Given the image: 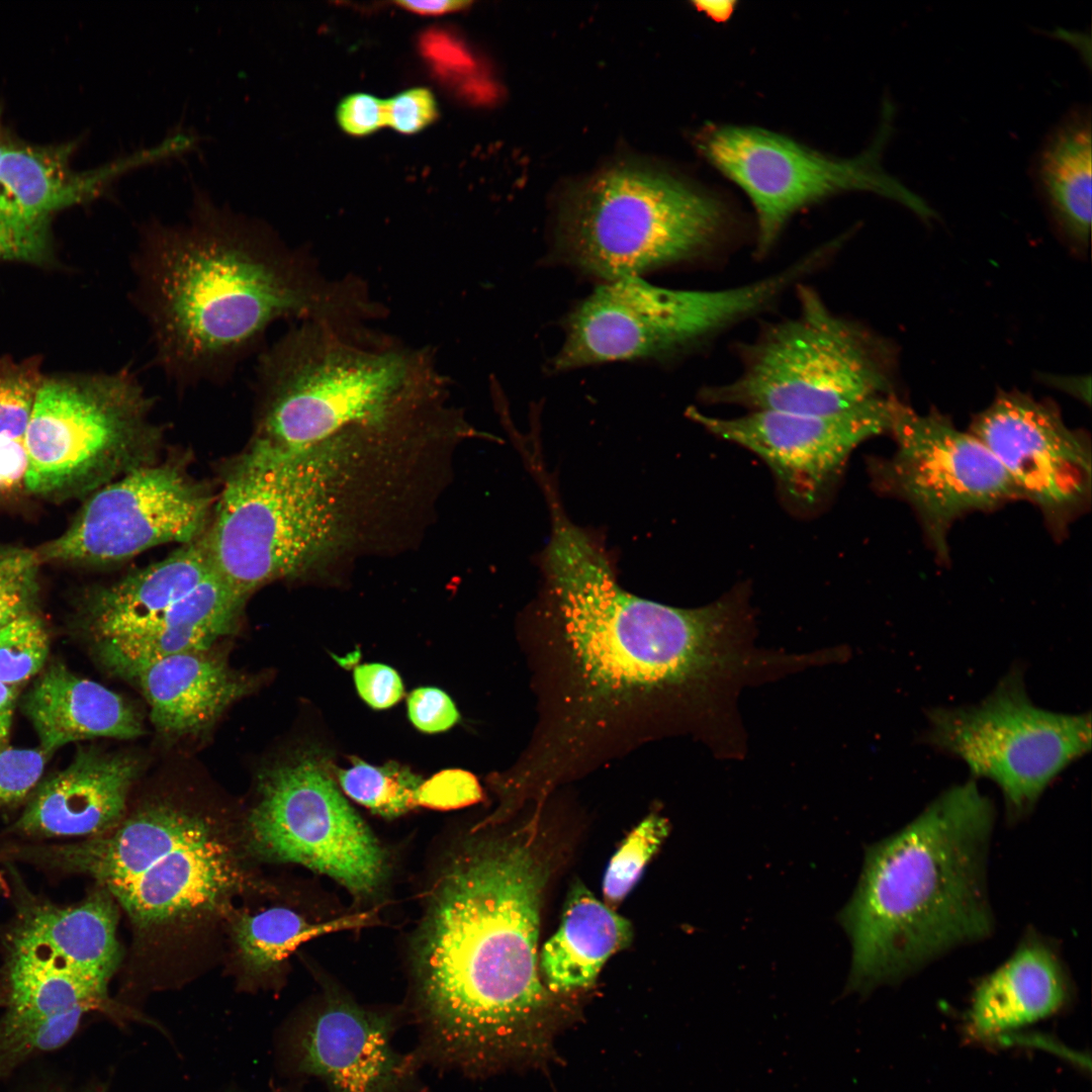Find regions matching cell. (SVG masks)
<instances>
[{"mask_svg":"<svg viewBox=\"0 0 1092 1092\" xmlns=\"http://www.w3.org/2000/svg\"><path fill=\"white\" fill-rule=\"evenodd\" d=\"M535 608L544 717L513 775L552 781L647 740L669 702L723 663L728 600L697 609L620 586L599 541L551 507Z\"/></svg>","mask_w":1092,"mask_h":1092,"instance_id":"obj_1","label":"cell"},{"mask_svg":"<svg viewBox=\"0 0 1092 1092\" xmlns=\"http://www.w3.org/2000/svg\"><path fill=\"white\" fill-rule=\"evenodd\" d=\"M187 215L145 221L130 260L154 363L176 385L229 380L278 321L356 329L382 315L361 279L327 277L306 251L203 189L194 187Z\"/></svg>","mask_w":1092,"mask_h":1092,"instance_id":"obj_2","label":"cell"},{"mask_svg":"<svg viewBox=\"0 0 1092 1092\" xmlns=\"http://www.w3.org/2000/svg\"><path fill=\"white\" fill-rule=\"evenodd\" d=\"M548 866L526 833L466 840L428 899L414 947L421 1019L435 1052L473 1067L535 1049L550 998L537 962Z\"/></svg>","mask_w":1092,"mask_h":1092,"instance_id":"obj_3","label":"cell"},{"mask_svg":"<svg viewBox=\"0 0 1092 1092\" xmlns=\"http://www.w3.org/2000/svg\"><path fill=\"white\" fill-rule=\"evenodd\" d=\"M994 821L993 803L970 780L867 847L856 888L838 914L852 946L844 994L898 983L990 935L986 871Z\"/></svg>","mask_w":1092,"mask_h":1092,"instance_id":"obj_4","label":"cell"},{"mask_svg":"<svg viewBox=\"0 0 1092 1092\" xmlns=\"http://www.w3.org/2000/svg\"><path fill=\"white\" fill-rule=\"evenodd\" d=\"M254 387L251 443L298 450L438 402L447 378L428 347L303 322L258 353Z\"/></svg>","mask_w":1092,"mask_h":1092,"instance_id":"obj_5","label":"cell"},{"mask_svg":"<svg viewBox=\"0 0 1092 1092\" xmlns=\"http://www.w3.org/2000/svg\"><path fill=\"white\" fill-rule=\"evenodd\" d=\"M211 814L175 801H150L112 830L39 847L31 857L85 874L109 893L138 930H163L228 914L258 890L235 834Z\"/></svg>","mask_w":1092,"mask_h":1092,"instance_id":"obj_6","label":"cell"},{"mask_svg":"<svg viewBox=\"0 0 1092 1092\" xmlns=\"http://www.w3.org/2000/svg\"><path fill=\"white\" fill-rule=\"evenodd\" d=\"M342 437L298 450L251 443L228 471L204 540L213 572L242 597L341 542Z\"/></svg>","mask_w":1092,"mask_h":1092,"instance_id":"obj_7","label":"cell"},{"mask_svg":"<svg viewBox=\"0 0 1092 1092\" xmlns=\"http://www.w3.org/2000/svg\"><path fill=\"white\" fill-rule=\"evenodd\" d=\"M151 397L128 368L43 375L25 437L29 497H87L157 462L162 430Z\"/></svg>","mask_w":1092,"mask_h":1092,"instance_id":"obj_8","label":"cell"},{"mask_svg":"<svg viewBox=\"0 0 1092 1092\" xmlns=\"http://www.w3.org/2000/svg\"><path fill=\"white\" fill-rule=\"evenodd\" d=\"M798 295V314L770 326L744 348L739 376L706 387V402L827 415L890 394L889 345L833 313L811 288H799Z\"/></svg>","mask_w":1092,"mask_h":1092,"instance_id":"obj_9","label":"cell"},{"mask_svg":"<svg viewBox=\"0 0 1092 1092\" xmlns=\"http://www.w3.org/2000/svg\"><path fill=\"white\" fill-rule=\"evenodd\" d=\"M725 220L710 195L664 174L622 167L571 194L559 235L577 266L613 281L705 253Z\"/></svg>","mask_w":1092,"mask_h":1092,"instance_id":"obj_10","label":"cell"},{"mask_svg":"<svg viewBox=\"0 0 1092 1092\" xmlns=\"http://www.w3.org/2000/svg\"><path fill=\"white\" fill-rule=\"evenodd\" d=\"M811 271L802 258L759 281L720 290L668 289L639 276L609 281L570 316L554 364L569 369L686 347L768 307Z\"/></svg>","mask_w":1092,"mask_h":1092,"instance_id":"obj_11","label":"cell"},{"mask_svg":"<svg viewBox=\"0 0 1092 1092\" xmlns=\"http://www.w3.org/2000/svg\"><path fill=\"white\" fill-rule=\"evenodd\" d=\"M257 779L242 834L249 853L303 866L358 897L380 889L387 852L340 793L323 757L299 751L266 765Z\"/></svg>","mask_w":1092,"mask_h":1092,"instance_id":"obj_12","label":"cell"},{"mask_svg":"<svg viewBox=\"0 0 1092 1092\" xmlns=\"http://www.w3.org/2000/svg\"><path fill=\"white\" fill-rule=\"evenodd\" d=\"M894 105L884 103L882 122L872 145L860 155L835 160L761 128L718 126L706 129L700 148L706 158L750 199L757 220L760 256L777 242L798 210L843 191H870L896 201L923 221L936 219L927 201L882 166L893 133Z\"/></svg>","mask_w":1092,"mask_h":1092,"instance_id":"obj_13","label":"cell"},{"mask_svg":"<svg viewBox=\"0 0 1092 1092\" xmlns=\"http://www.w3.org/2000/svg\"><path fill=\"white\" fill-rule=\"evenodd\" d=\"M927 742L1000 789L1010 817L1028 813L1050 784L1091 748L1090 713L1035 706L1022 671H1009L980 703L928 713Z\"/></svg>","mask_w":1092,"mask_h":1092,"instance_id":"obj_14","label":"cell"},{"mask_svg":"<svg viewBox=\"0 0 1092 1092\" xmlns=\"http://www.w3.org/2000/svg\"><path fill=\"white\" fill-rule=\"evenodd\" d=\"M889 432L896 450L873 462V477L912 507L939 558H947L948 532L959 518L1021 499L989 449L942 414H920L898 400Z\"/></svg>","mask_w":1092,"mask_h":1092,"instance_id":"obj_15","label":"cell"},{"mask_svg":"<svg viewBox=\"0 0 1092 1092\" xmlns=\"http://www.w3.org/2000/svg\"><path fill=\"white\" fill-rule=\"evenodd\" d=\"M214 505L210 490L185 469L157 461L92 492L69 527L35 550L43 564L121 562L159 545L200 538Z\"/></svg>","mask_w":1092,"mask_h":1092,"instance_id":"obj_16","label":"cell"},{"mask_svg":"<svg viewBox=\"0 0 1092 1092\" xmlns=\"http://www.w3.org/2000/svg\"><path fill=\"white\" fill-rule=\"evenodd\" d=\"M993 454L1021 499L1033 503L1060 533L1090 502L1091 452L1051 401L1000 391L971 431Z\"/></svg>","mask_w":1092,"mask_h":1092,"instance_id":"obj_17","label":"cell"},{"mask_svg":"<svg viewBox=\"0 0 1092 1092\" xmlns=\"http://www.w3.org/2000/svg\"><path fill=\"white\" fill-rule=\"evenodd\" d=\"M897 401L888 394L827 415L753 411L724 419L691 407L688 416L719 438L755 453L788 496L812 505L860 443L890 431Z\"/></svg>","mask_w":1092,"mask_h":1092,"instance_id":"obj_18","label":"cell"},{"mask_svg":"<svg viewBox=\"0 0 1092 1092\" xmlns=\"http://www.w3.org/2000/svg\"><path fill=\"white\" fill-rule=\"evenodd\" d=\"M76 147L75 141L27 142L5 123L0 109V260L48 264L55 216L105 191L112 168L75 169Z\"/></svg>","mask_w":1092,"mask_h":1092,"instance_id":"obj_19","label":"cell"},{"mask_svg":"<svg viewBox=\"0 0 1092 1092\" xmlns=\"http://www.w3.org/2000/svg\"><path fill=\"white\" fill-rule=\"evenodd\" d=\"M393 1028L389 1015L329 994L292 1029V1067L330 1092H400L412 1067L393 1049Z\"/></svg>","mask_w":1092,"mask_h":1092,"instance_id":"obj_20","label":"cell"},{"mask_svg":"<svg viewBox=\"0 0 1092 1092\" xmlns=\"http://www.w3.org/2000/svg\"><path fill=\"white\" fill-rule=\"evenodd\" d=\"M140 771L129 753L79 748L68 766L39 783L12 829L34 838L102 835L126 815Z\"/></svg>","mask_w":1092,"mask_h":1092,"instance_id":"obj_21","label":"cell"},{"mask_svg":"<svg viewBox=\"0 0 1092 1092\" xmlns=\"http://www.w3.org/2000/svg\"><path fill=\"white\" fill-rule=\"evenodd\" d=\"M5 946L40 956L109 984L120 960L117 904L98 887L72 906H58L20 891Z\"/></svg>","mask_w":1092,"mask_h":1092,"instance_id":"obj_22","label":"cell"},{"mask_svg":"<svg viewBox=\"0 0 1092 1092\" xmlns=\"http://www.w3.org/2000/svg\"><path fill=\"white\" fill-rule=\"evenodd\" d=\"M246 600L212 571L155 620L91 647L108 671L131 679L140 669L160 659L210 649L234 629Z\"/></svg>","mask_w":1092,"mask_h":1092,"instance_id":"obj_23","label":"cell"},{"mask_svg":"<svg viewBox=\"0 0 1092 1092\" xmlns=\"http://www.w3.org/2000/svg\"><path fill=\"white\" fill-rule=\"evenodd\" d=\"M130 680L147 700L155 728L171 736L204 731L255 689L254 678L233 669L210 649L160 659Z\"/></svg>","mask_w":1092,"mask_h":1092,"instance_id":"obj_24","label":"cell"},{"mask_svg":"<svg viewBox=\"0 0 1092 1092\" xmlns=\"http://www.w3.org/2000/svg\"><path fill=\"white\" fill-rule=\"evenodd\" d=\"M21 708L50 757L61 747L98 737L132 739L144 734L141 715L124 698L65 664L47 667L24 695Z\"/></svg>","mask_w":1092,"mask_h":1092,"instance_id":"obj_25","label":"cell"},{"mask_svg":"<svg viewBox=\"0 0 1092 1092\" xmlns=\"http://www.w3.org/2000/svg\"><path fill=\"white\" fill-rule=\"evenodd\" d=\"M1068 973L1042 938H1024L977 986L968 1011L971 1033L987 1039L1049 1018L1070 1001Z\"/></svg>","mask_w":1092,"mask_h":1092,"instance_id":"obj_26","label":"cell"},{"mask_svg":"<svg viewBox=\"0 0 1092 1092\" xmlns=\"http://www.w3.org/2000/svg\"><path fill=\"white\" fill-rule=\"evenodd\" d=\"M204 534L163 559L91 590L80 625L91 644L142 628L191 592L211 572Z\"/></svg>","mask_w":1092,"mask_h":1092,"instance_id":"obj_27","label":"cell"},{"mask_svg":"<svg viewBox=\"0 0 1092 1092\" xmlns=\"http://www.w3.org/2000/svg\"><path fill=\"white\" fill-rule=\"evenodd\" d=\"M1034 186L1062 236L1084 250L1091 229V113L1073 106L1044 136L1032 162Z\"/></svg>","mask_w":1092,"mask_h":1092,"instance_id":"obj_28","label":"cell"},{"mask_svg":"<svg viewBox=\"0 0 1092 1092\" xmlns=\"http://www.w3.org/2000/svg\"><path fill=\"white\" fill-rule=\"evenodd\" d=\"M633 936L629 920L599 901L579 881L570 888L558 930L544 944L540 970L547 988L566 993L592 985Z\"/></svg>","mask_w":1092,"mask_h":1092,"instance_id":"obj_29","label":"cell"},{"mask_svg":"<svg viewBox=\"0 0 1092 1092\" xmlns=\"http://www.w3.org/2000/svg\"><path fill=\"white\" fill-rule=\"evenodd\" d=\"M372 914L357 913L326 922H311L287 907H271L232 919L231 936L243 979L251 984L274 974L302 942L332 931L371 922Z\"/></svg>","mask_w":1092,"mask_h":1092,"instance_id":"obj_30","label":"cell"},{"mask_svg":"<svg viewBox=\"0 0 1092 1092\" xmlns=\"http://www.w3.org/2000/svg\"><path fill=\"white\" fill-rule=\"evenodd\" d=\"M43 375L38 357L0 359V512L29 497L25 437Z\"/></svg>","mask_w":1092,"mask_h":1092,"instance_id":"obj_31","label":"cell"},{"mask_svg":"<svg viewBox=\"0 0 1092 1092\" xmlns=\"http://www.w3.org/2000/svg\"><path fill=\"white\" fill-rule=\"evenodd\" d=\"M342 790L351 799L385 818H395L418 805L424 780L394 761L382 766L354 759L352 766L337 771Z\"/></svg>","mask_w":1092,"mask_h":1092,"instance_id":"obj_32","label":"cell"},{"mask_svg":"<svg viewBox=\"0 0 1092 1092\" xmlns=\"http://www.w3.org/2000/svg\"><path fill=\"white\" fill-rule=\"evenodd\" d=\"M668 832V821L651 814L627 836L612 857L603 881L604 898L610 908L617 907L633 889Z\"/></svg>","mask_w":1092,"mask_h":1092,"instance_id":"obj_33","label":"cell"},{"mask_svg":"<svg viewBox=\"0 0 1092 1092\" xmlns=\"http://www.w3.org/2000/svg\"><path fill=\"white\" fill-rule=\"evenodd\" d=\"M50 635L38 612L0 628V681L18 688L42 670Z\"/></svg>","mask_w":1092,"mask_h":1092,"instance_id":"obj_34","label":"cell"},{"mask_svg":"<svg viewBox=\"0 0 1092 1092\" xmlns=\"http://www.w3.org/2000/svg\"><path fill=\"white\" fill-rule=\"evenodd\" d=\"M41 565L35 549L0 544V628L37 611Z\"/></svg>","mask_w":1092,"mask_h":1092,"instance_id":"obj_35","label":"cell"},{"mask_svg":"<svg viewBox=\"0 0 1092 1092\" xmlns=\"http://www.w3.org/2000/svg\"><path fill=\"white\" fill-rule=\"evenodd\" d=\"M49 758L39 747L0 746V809L20 802L36 789Z\"/></svg>","mask_w":1092,"mask_h":1092,"instance_id":"obj_36","label":"cell"},{"mask_svg":"<svg viewBox=\"0 0 1092 1092\" xmlns=\"http://www.w3.org/2000/svg\"><path fill=\"white\" fill-rule=\"evenodd\" d=\"M482 799L477 779L469 771L445 769L424 781L418 792V805L431 809H457Z\"/></svg>","mask_w":1092,"mask_h":1092,"instance_id":"obj_37","label":"cell"},{"mask_svg":"<svg viewBox=\"0 0 1092 1092\" xmlns=\"http://www.w3.org/2000/svg\"><path fill=\"white\" fill-rule=\"evenodd\" d=\"M439 113L436 97L428 88H410L386 100L387 125L402 134L426 129Z\"/></svg>","mask_w":1092,"mask_h":1092,"instance_id":"obj_38","label":"cell"},{"mask_svg":"<svg viewBox=\"0 0 1092 1092\" xmlns=\"http://www.w3.org/2000/svg\"><path fill=\"white\" fill-rule=\"evenodd\" d=\"M336 119L347 134L368 136L387 125L386 100L364 92L349 94L339 102Z\"/></svg>","mask_w":1092,"mask_h":1092,"instance_id":"obj_39","label":"cell"},{"mask_svg":"<svg viewBox=\"0 0 1092 1092\" xmlns=\"http://www.w3.org/2000/svg\"><path fill=\"white\" fill-rule=\"evenodd\" d=\"M407 712L412 723L427 733L445 731L459 719L453 701L437 688L413 691L407 698Z\"/></svg>","mask_w":1092,"mask_h":1092,"instance_id":"obj_40","label":"cell"},{"mask_svg":"<svg viewBox=\"0 0 1092 1092\" xmlns=\"http://www.w3.org/2000/svg\"><path fill=\"white\" fill-rule=\"evenodd\" d=\"M354 680L360 697L372 708L387 709L403 696V685L398 673L381 663L358 665Z\"/></svg>","mask_w":1092,"mask_h":1092,"instance_id":"obj_41","label":"cell"},{"mask_svg":"<svg viewBox=\"0 0 1092 1092\" xmlns=\"http://www.w3.org/2000/svg\"><path fill=\"white\" fill-rule=\"evenodd\" d=\"M420 46L424 56L444 71L459 72L472 66L461 43L444 30L430 29L423 33Z\"/></svg>","mask_w":1092,"mask_h":1092,"instance_id":"obj_42","label":"cell"},{"mask_svg":"<svg viewBox=\"0 0 1092 1092\" xmlns=\"http://www.w3.org/2000/svg\"><path fill=\"white\" fill-rule=\"evenodd\" d=\"M400 8L423 16H439L461 11L470 5L469 1L444 0V1H397Z\"/></svg>","mask_w":1092,"mask_h":1092,"instance_id":"obj_43","label":"cell"},{"mask_svg":"<svg viewBox=\"0 0 1092 1092\" xmlns=\"http://www.w3.org/2000/svg\"><path fill=\"white\" fill-rule=\"evenodd\" d=\"M17 699L18 688L0 681V744L10 734Z\"/></svg>","mask_w":1092,"mask_h":1092,"instance_id":"obj_44","label":"cell"},{"mask_svg":"<svg viewBox=\"0 0 1092 1092\" xmlns=\"http://www.w3.org/2000/svg\"><path fill=\"white\" fill-rule=\"evenodd\" d=\"M698 9L704 11L717 21L726 20L733 12L734 1H698L695 2Z\"/></svg>","mask_w":1092,"mask_h":1092,"instance_id":"obj_45","label":"cell"},{"mask_svg":"<svg viewBox=\"0 0 1092 1092\" xmlns=\"http://www.w3.org/2000/svg\"><path fill=\"white\" fill-rule=\"evenodd\" d=\"M6 890H7L6 881L4 879V876L2 874H0V896H2L5 893ZM4 1003H5V990H4L2 977L0 976V1006L3 1007Z\"/></svg>","mask_w":1092,"mask_h":1092,"instance_id":"obj_46","label":"cell"},{"mask_svg":"<svg viewBox=\"0 0 1092 1092\" xmlns=\"http://www.w3.org/2000/svg\"><path fill=\"white\" fill-rule=\"evenodd\" d=\"M89 1092H105V1090H98V1089H97V1090H94V1091H89Z\"/></svg>","mask_w":1092,"mask_h":1092,"instance_id":"obj_47","label":"cell"}]
</instances>
